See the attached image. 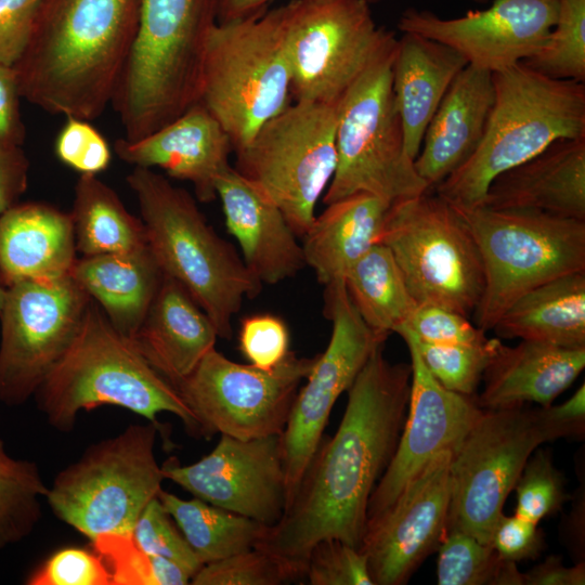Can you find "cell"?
<instances>
[{
	"label": "cell",
	"instance_id": "cell-29",
	"mask_svg": "<svg viewBox=\"0 0 585 585\" xmlns=\"http://www.w3.org/2000/svg\"><path fill=\"white\" fill-rule=\"evenodd\" d=\"M468 65L453 48L414 32L396 39L392 89L405 147L415 159L425 131L457 75Z\"/></svg>",
	"mask_w": 585,
	"mask_h": 585
},
{
	"label": "cell",
	"instance_id": "cell-57",
	"mask_svg": "<svg viewBox=\"0 0 585 585\" xmlns=\"http://www.w3.org/2000/svg\"><path fill=\"white\" fill-rule=\"evenodd\" d=\"M365 1L372 5V4L380 2L382 0H365Z\"/></svg>",
	"mask_w": 585,
	"mask_h": 585
},
{
	"label": "cell",
	"instance_id": "cell-16",
	"mask_svg": "<svg viewBox=\"0 0 585 585\" xmlns=\"http://www.w3.org/2000/svg\"><path fill=\"white\" fill-rule=\"evenodd\" d=\"M6 288L0 312V403L34 396L74 340L92 298L68 274Z\"/></svg>",
	"mask_w": 585,
	"mask_h": 585
},
{
	"label": "cell",
	"instance_id": "cell-41",
	"mask_svg": "<svg viewBox=\"0 0 585 585\" xmlns=\"http://www.w3.org/2000/svg\"><path fill=\"white\" fill-rule=\"evenodd\" d=\"M515 515L537 523L559 511L567 499L563 474L545 450H535L515 485Z\"/></svg>",
	"mask_w": 585,
	"mask_h": 585
},
{
	"label": "cell",
	"instance_id": "cell-11",
	"mask_svg": "<svg viewBox=\"0 0 585 585\" xmlns=\"http://www.w3.org/2000/svg\"><path fill=\"white\" fill-rule=\"evenodd\" d=\"M392 253L417 304L469 316L484 272L473 237L453 206L428 192L390 205L380 242Z\"/></svg>",
	"mask_w": 585,
	"mask_h": 585
},
{
	"label": "cell",
	"instance_id": "cell-26",
	"mask_svg": "<svg viewBox=\"0 0 585 585\" xmlns=\"http://www.w3.org/2000/svg\"><path fill=\"white\" fill-rule=\"evenodd\" d=\"M494 102L492 73L467 65L432 116L414 165L430 190L479 146Z\"/></svg>",
	"mask_w": 585,
	"mask_h": 585
},
{
	"label": "cell",
	"instance_id": "cell-2",
	"mask_svg": "<svg viewBox=\"0 0 585 585\" xmlns=\"http://www.w3.org/2000/svg\"><path fill=\"white\" fill-rule=\"evenodd\" d=\"M142 0H42L16 73L22 99L50 114L98 118L114 98Z\"/></svg>",
	"mask_w": 585,
	"mask_h": 585
},
{
	"label": "cell",
	"instance_id": "cell-17",
	"mask_svg": "<svg viewBox=\"0 0 585 585\" xmlns=\"http://www.w3.org/2000/svg\"><path fill=\"white\" fill-rule=\"evenodd\" d=\"M324 310L333 324L329 342L324 352L315 355L281 434L287 506L323 438L334 404L387 339L362 320L343 281L325 287Z\"/></svg>",
	"mask_w": 585,
	"mask_h": 585
},
{
	"label": "cell",
	"instance_id": "cell-52",
	"mask_svg": "<svg viewBox=\"0 0 585 585\" xmlns=\"http://www.w3.org/2000/svg\"><path fill=\"white\" fill-rule=\"evenodd\" d=\"M29 166L22 145L0 141V214L18 204L28 185Z\"/></svg>",
	"mask_w": 585,
	"mask_h": 585
},
{
	"label": "cell",
	"instance_id": "cell-46",
	"mask_svg": "<svg viewBox=\"0 0 585 585\" xmlns=\"http://www.w3.org/2000/svg\"><path fill=\"white\" fill-rule=\"evenodd\" d=\"M402 328L434 344H478L487 340L486 332L467 316L434 304H418Z\"/></svg>",
	"mask_w": 585,
	"mask_h": 585
},
{
	"label": "cell",
	"instance_id": "cell-33",
	"mask_svg": "<svg viewBox=\"0 0 585 585\" xmlns=\"http://www.w3.org/2000/svg\"><path fill=\"white\" fill-rule=\"evenodd\" d=\"M69 213L76 250L82 256L128 252L147 246L142 220L131 214L118 194L96 176L80 174Z\"/></svg>",
	"mask_w": 585,
	"mask_h": 585
},
{
	"label": "cell",
	"instance_id": "cell-53",
	"mask_svg": "<svg viewBox=\"0 0 585 585\" xmlns=\"http://www.w3.org/2000/svg\"><path fill=\"white\" fill-rule=\"evenodd\" d=\"M21 99L14 67L0 64V141L22 145L25 140Z\"/></svg>",
	"mask_w": 585,
	"mask_h": 585
},
{
	"label": "cell",
	"instance_id": "cell-18",
	"mask_svg": "<svg viewBox=\"0 0 585 585\" xmlns=\"http://www.w3.org/2000/svg\"><path fill=\"white\" fill-rule=\"evenodd\" d=\"M168 479L194 497L272 526L287 507L281 434L248 440L221 434L210 453L181 466H161Z\"/></svg>",
	"mask_w": 585,
	"mask_h": 585
},
{
	"label": "cell",
	"instance_id": "cell-4",
	"mask_svg": "<svg viewBox=\"0 0 585 585\" xmlns=\"http://www.w3.org/2000/svg\"><path fill=\"white\" fill-rule=\"evenodd\" d=\"M34 398L49 424L70 432L81 411L101 405L129 410L151 422L159 413L179 417L190 433L195 420L174 387L119 333L92 299L82 323Z\"/></svg>",
	"mask_w": 585,
	"mask_h": 585
},
{
	"label": "cell",
	"instance_id": "cell-32",
	"mask_svg": "<svg viewBox=\"0 0 585 585\" xmlns=\"http://www.w3.org/2000/svg\"><path fill=\"white\" fill-rule=\"evenodd\" d=\"M493 329L499 338L585 348V271L558 276L525 292Z\"/></svg>",
	"mask_w": 585,
	"mask_h": 585
},
{
	"label": "cell",
	"instance_id": "cell-39",
	"mask_svg": "<svg viewBox=\"0 0 585 585\" xmlns=\"http://www.w3.org/2000/svg\"><path fill=\"white\" fill-rule=\"evenodd\" d=\"M399 334L417 351L422 363L445 389L473 396L489 363L495 338L478 344H434L420 341L410 330Z\"/></svg>",
	"mask_w": 585,
	"mask_h": 585
},
{
	"label": "cell",
	"instance_id": "cell-23",
	"mask_svg": "<svg viewBox=\"0 0 585 585\" xmlns=\"http://www.w3.org/2000/svg\"><path fill=\"white\" fill-rule=\"evenodd\" d=\"M229 233L248 270L276 285L307 266L302 245L284 213L255 182L230 166L216 184Z\"/></svg>",
	"mask_w": 585,
	"mask_h": 585
},
{
	"label": "cell",
	"instance_id": "cell-8",
	"mask_svg": "<svg viewBox=\"0 0 585 585\" xmlns=\"http://www.w3.org/2000/svg\"><path fill=\"white\" fill-rule=\"evenodd\" d=\"M452 206L481 257L484 288L473 316L484 332L525 292L585 271V221L531 210Z\"/></svg>",
	"mask_w": 585,
	"mask_h": 585
},
{
	"label": "cell",
	"instance_id": "cell-43",
	"mask_svg": "<svg viewBox=\"0 0 585 585\" xmlns=\"http://www.w3.org/2000/svg\"><path fill=\"white\" fill-rule=\"evenodd\" d=\"M303 578L310 585H374L366 556L342 541L323 540L311 549Z\"/></svg>",
	"mask_w": 585,
	"mask_h": 585
},
{
	"label": "cell",
	"instance_id": "cell-27",
	"mask_svg": "<svg viewBox=\"0 0 585 585\" xmlns=\"http://www.w3.org/2000/svg\"><path fill=\"white\" fill-rule=\"evenodd\" d=\"M218 332L191 294L164 274L146 316L131 338L152 367L171 385L188 376L214 348Z\"/></svg>",
	"mask_w": 585,
	"mask_h": 585
},
{
	"label": "cell",
	"instance_id": "cell-19",
	"mask_svg": "<svg viewBox=\"0 0 585 585\" xmlns=\"http://www.w3.org/2000/svg\"><path fill=\"white\" fill-rule=\"evenodd\" d=\"M453 453H438L384 511L367 520L360 550L374 585H402L438 549L448 521Z\"/></svg>",
	"mask_w": 585,
	"mask_h": 585
},
{
	"label": "cell",
	"instance_id": "cell-35",
	"mask_svg": "<svg viewBox=\"0 0 585 585\" xmlns=\"http://www.w3.org/2000/svg\"><path fill=\"white\" fill-rule=\"evenodd\" d=\"M157 497L203 566L255 548L268 529L196 497L183 499L162 489Z\"/></svg>",
	"mask_w": 585,
	"mask_h": 585
},
{
	"label": "cell",
	"instance_id": "cell-44",
	"mask_svg": "<svg viewBox=\"0 0 585 585\" xmlns=\"http://www.w3.org/2000/svg\"><path fill=\"white\" fill-rule=\"evenodd\" d=\"M57 159L80 174L98 176L112 160L110 147L89 120L66 117L54 142Z\"/></svg>",
	"mask_w": 585,
	"mask_h": 585
},
{
	"label": "cell",
	"instance_id": "cell-47",
	"mask_svg": "<svg viewBox=\"0 0 585 585\" xmlns=\"http://www.w3.org/2000/svg\"><path fill=\"white\" fill-rule=\"evenodd\" d=\"M29 585H113L102 559L81 548H64L53 554L28 576Z\"/></svg>",
	"mask_w": 585,
	"mask_h": 585
},
{
	"label": "cell",
	"instance_id": "cell-38",
	"mask_svg": "<svg viewBox=\"0 0 585 585\" xmlns=\"http://www.w3.org/2000/svg\"><path fill=\"white\" fill-rule=\"evenodd\" d=\"M522 63L552 79L585 82V0H558L546 44Z\"/></svg>",
	"mask_w": 585,
	"mask_h": 585
},
{
	"label": "cell",
	"instance_id": "cell-13",
	"mask_svg": "<svg viewBox=\"0 0 585 585\" xmlns=\"http://www.w3.org/2000/svg\"><path fill=\"white\" fill-rule=\"evenodd\" d=\"M282 11L292 102L339 103L396 38L365 0H291Z\"/></svg>",
	"mask_w": 585,
	"mask_h": 585
},
{
	"label": "cell",
	"instance_id": "cell-30",
	"mask_svg": "<svg viewBox=\"0 0 585 585\" xmlns=\"http://www.w3.org/2000/svg\"><path fill=\"white\" fill-rule=\"evenodd\" d=\"M69 275L100 306L112 325L130 339L164 278L148 245L128 252L82 256L76 259Z\"/></svg>",
	"mask_w": 585,
	"mask_h": 585
},
{
	"label": "cell",
	"instance_id": "cell-40",
	"mask_svg": "<svg viewBox=\"0 0 585 585\" xmlns=\"http://www.w3.org/2000/svg\"><path fill=\"white\" fill-rule=\"evenodd\" d=\"M286 560L259 548L204 564L192 577L193 585H280L301 578Z\"/></svg>",
	"mask_w": 585,
	"mask_h": 585
},
{
	"label": "cell",
	"instance_id": "cell-15",
	"mask_svg": "<svg viewBox=\"0 0 585 585\" xmlns=\"http://www.w3.org/2000/svg\"><path fill=\"white\" fill-rule=\"evenodd\" d=\"M545 442L534 410H483L452 456L447 529L490 544L506 498L531 454Z\"/></svg>",
	"mask_w": 585,
	"mask_h": 585
},
{
	"label": "cell",
	"instance_id": "cell-24",
	"mask_svg": "<svg viewBox=\"0 0 585 585\" xmlns=\"http://www.w3.org/2000/svg\"><path fill=\"white\" fill-rule=\"evenodd\" d=\"M481 205L585 221V136L557 140L498 174Z\"/></svg>",
	"mask_w": 585,
	"mask_h": 585
},
{
	"label": "cell",
	"instance_id": "cell-25",
	"mask_svg": "<svg viewBox=\"0 0 585 585\" xmlns=\"http://www.w3.org/2000/svg\"><path fill=\"white\" fill-rule=\"evenodd\" d=\"M585 367V348L570 349L521 340L509 347L495 338L483 373L484 389L476 403L503 410L537 403L548 406Z\"/></svg>",
	"mask_w": 585,
	"mask_h": 585
},
{
	"label": "cell",
	"instance_id": "cell-49",
	"mask_svg": "<svg viewBox=\"0 0 585 585\" xmlns=\"http://www.w3.org/2000/svg\"><path fill=\"white\" fill-rule=\"evenodd\" d=\"M42 0H0V64L14 66L30 39Z\"/></svg>",
	"mask_w": 585,
	"mask_h": 585
},
{
	"label": "cell",
	"instance_id": "cell-10",
	"mask_svg": "<svg viewBox=\"0 0 585 585\" xmlns=\"http://www.w3.org/2000/svg\"><path fill=\"white\" fill-rule=\"evenodd\" d=\"M157 425H129L90 445L61 470L46 499L53 514L92 542L106 534L131 536L143 508L165 480L155 456Z\"/></svg>",
	"mask_w": 585,
	"mask_h": 585
},
{
	"label": "cell",
	"instance_id": "cell-55",
	"mask_svg": "<svg viewBox=\"0 0 585 585\" xmlns=\"http://www.w3.org/2000/svg\"><path fill=\"white\" fill-rule=\"evenodd\" d=\"M272 0H217V23L242 20L268 9Z\"/></svg>",
	"mask_w": 585,
	"mask_h": 585
},
{
	"label": "cell",
	"instance_id": "cell-58",
	"mask_svg": "<svg viewBox=\"0 0 585 585\" xmlns=\"http://www.w3.org/2000/svg\"><path fill=\"white\" fill-rule=\"evenodd\" d=\"M470 1L483 2V1H486V0H470Z\"/></svg>",
	"mask_w": 585,
	"mask_h": 585
},
{
	"label": "cell",
	"instance_id": "cell-1",
	"mask_svg": "<svg viewBox=\"0 0 585 585\" xmlns=\"http://www.w3.org/2000/svg\"><path fill=\"white\" fill-rule=\"evenodd\" d=\"M412 366L376 348L348 389L335 434L322 438L282 519L255 548L304 575L311 549L335 538L360 549L370 495L390 464L407 414Z\"/></svg>",
	"mask_w": 585,
	"mask_h": 585
},
{
	"label": "cell",
	"instance_id": "cell-21",
	"mask_svg": "<svg viewBox=\"0 0 585 585\" xmlns=\"http://www.w3.org/2000/svg\"><path fill=\"white\" fill-rule=\"evenodd\" d=\"M406 346L412 366L407 414L394 455L370 495L367 520L389 507L438 453L455 454L483 412L473 396L441 386L415 348Z\"/></svg>",
	"mask_w": 585,
	"mask_h": 585
},
{
	"label": "cell",
	"instance_id": "cell-31",
	"mask_svg": "<svg viewBox=\"0 0 585 585\" xmlns=\"http://www.w3.org/2000/svg\"><path fill=\"white\" fill-rule=\"evenodd\" d=\"M390 205L359 193L326 205L315 216L301 245L306 264L321 285L343 281L352 264L380 242Z\"/></svg>",
	"mask_w": 585,
	"mask_h": 585
},
{
	"label": "cell",
	"instance_id": "cell-37",
	"mask_svg": "<svg viewBox=\"0 0 585 585\" xmlns=\"http://www.w3.org/2000/svg\"><path fill=\"white\" fill-rule=\"evenodd\" d=\"M437 550L439 585H523L516 562L459 529H446Z\"/></svg>",
	"mask_w": 585,
	"mask_h": 585
},
{
	"label": "cell",
	"instance_id": "cell-42",
	"mask_svg": "<svg viewBox=\"0 0 585 585\" xmlns=\"http://www.w3.org/2000/svg\"><path fill=\"white\" fill-rule=\"evenodd\" d=\"M131 537L145 554L176 561L192 575L203 567L158 497L143 508Z\"/></svg>",
	"mask_w": 585,
	"mask_h": 585
},
{
	"label": "cell",
	"instance_id": "cell-36",
	"mask_svg": "<svg viewBox=\"0 0 585 585\" xmlns=\"http://www.w3.org/2000/svg\"><path fill=\"white\" fill-rule=\"evenodd\" d=\"M35 461L10 456L0 439V549L28 537L42 516L48 493Z\"/></svg>",
	"mask_w": 585,
	"mask_h": 585
},
{
	"label": "cell",
	"instance_id": "cell-3",
	"mask_svg": "<svg viewBox=\"0 0 585 585\" xmlns=\"http://www.w3.org/2000/svg\"><path fill=\"white\" fill-rule=\"evenodd\" d=\"M127 183L136 196L147 245L162 273L179 282L212 321L220 338L262 283L235 247L207 222L195 198L151 168L134 167Z\"/></svg>",
	"mask_w": 585,
	"mask_h": 585
},
{
	"label": "cell",
	"instance_id": "cell-51",
	"mask_svg": "<svg viewBox=\"0 0 585 585\" xmlns=\"http://www.w3.org/2000/svg\"><path fill=\"white\" fill-rule=\"evenodd\" d=\"M536 420L546 442L560 438H581L585 431V386L558 405L541 406L534 410Z\"/></svg>",
	"mask_w": 585,
	"mask_h": 585
},
{
	"label": "cell",
	"instance_id": "cell-28",
	"mask_svg": "<svg viewBox=\"0 0 585 585\" xmlns=\"http://www.w3.org/2000/svg\"><path fill=\"white\" fill-rule=\"evenodd\" d=\"M76 252L69 212L28 202L0 214V280L5 287L68 275Z\"/></svg>",
	"mask_w": 585,
	"mask_h": 585
},
{
	"label": "cell",
	"instance_id": "cell-9",
	"mask_svg": "<svg viewBox=\"0 0 585 585\" xmlns=\"http://www.w3.org/2000/svg\"><path fill=\"white\" fill-rule=\"evenodd\" d=\"M392 40L341 98L336 129L337 165L325 205L366 193L389 204L430 191L405 147L392 89Z\"/></svg>",
	"mask_w": 585,
	"mask_h": 585
},
{
	"label": "cell",
	"instance_id": "cell-34",
	"mask_svg": "<svg viewBox=\"0 0 585 585\" xmlns=\"http://www.w3.org/2000/svg\"><path fill=\"white\" fill-rule=\"evenodd\" d=\"M343 282L362 320L386 338L402 328L418 306L391 251L381 243L352 264Z\"/></svg>",
	"mask_w": 585,
	"mask_h": 585
},
{
	"label": "cell",
	"instance_id": "cell-20",
	"mask_svg": "<svg viewBox=\"0 0 585 585\" xmlns=\"http://www.w3.org/2000/svg\"><path fill=\"white\" fill-rule=\"evenodd\" d=\"M557 14L558 0H495L485 10L452 18L408 8L400 15L398 28L446 44L468 65L495 73L538 53Z\"/></svg>",
	"mask_w": 585,
	"mask_h": 585
},
{
	"label": "cell",
	"instance_id": "cell-12",
	"mask_svg": "<svg viewBox=\"0 0 585 585\" xmlns=\"http://www.w3.org/2000/svg\"><path fill=\"white\" fill-rule=\"evenodd\" d=\"M338 105L291 102L235 152L234 168L269 195L298 237L312 224L336 169Z\"/></svg>",
	"mask_w": 585,
	"mask_h": 585
},
{
	"label": "cell",
	"instance_id": "cell-22",
	"mask_svg": "<svg viewBox=\"0 0 585 585\" xmlns=\"http://www.w3.org/2000/svg\"><path fill=\"white\" fill-rule=\"evenodd\" d=\"M231 140L199 102L162 128L136 141L120 138L114 152L134 167L160 168L173 179L190 182L200 203L217 198L219 177L231 166Z\"/></svg>",
	"mask_w": 585,
	"mask_h": 585
},
{
	"label": "cell",
	"instance_id": "cell-14",
	"mask_svg": "<svg viewBox=\"0 0 585 585\" xmlns=\"http://www.w3.org/2000/svg\"><path fill=\"white\" fill-rule=\"evenodd\" d=\"M314 360L290 351L282 364L265 370L232 361L213 348L172 386L191 412L198 435L248 440L282 434Z\"/></svg>",
	"mask_w": 585,
	"mask_h": 585
},
{
	"label": "cell",
	"instance_id": "cell-45",
	"mask_svg": "<svg viewBox=\"0 0 585 585\" xmlns=\"http://www.w3.org/2000/svg\"><path fill=\"white\" fill-rule=\"evenodd\" d=\"M290 335L285 321L277 315L259 313L245 316L238 332V349L249 364L273 369L290 353Z\"/></svg>",
	"mask_w": 585,
	"mask_h": 585
},
{
	"label": "cell",
	"instance_id": "cell-6",
	"mask_svg": "<svg viewBox=\"0 0 585 585\" xmlns=\"http://www.w3.org/2000/svg\"><path fill=\"white\" fill-rule=\"evenodd\" d=\"M217 0H142L138 32L112 105L123 132L143 138L199 101Z\"/></svg>",
	"mask_w": 585,
	"mask_h": 585
},
{
	"label": "cell",
	"instance_id": "cell-7",
	"mask_svg": "<svg viewBox=\"0 0 585 585\" xmlns=\"http://www.w3.org/2000/svg\"><path fill=\"white\" fill-rule=\"evenodd\" d=\"M198 102L227 133L234 153L291 103L282 6L214 25Z\"/></svg>",
	"mask_w": 585,
	"mask_h": 585
},
{
	"label": "cell",
	"instance_id": "cell-5",
	"mask_svg": "<svg viewBox=\"0 0 585 585\" xmlns=\"http://www.w3.org/2000/svg\"><path fill=\"white\" fill-rule=\"evenodd\" d=\"M492 78L494 102L479 146L435 186L452 205H481L498 174L557 140L585 136L584 82L552 79L522 62Z\"/></svg>",
	"mask_w": 585,
	"mask_h": 585
},
{
	"label": "cell",
	"instance_id": "cell-48",
	"mask_svg": "<svg viewBox=\"0 0 585 585\" xmlns=\"http://www.w3.org/2000/svg\"><path fill=\"white\" fill-rule=\"evenodd\" d=\"M112 566L113 585H155L153 559L129 535L106 534L93 541Z\"/></svg>",
	"mask_w": 585,
	"mask_h": 585
},
{
	"label": "cell",
	"instance_id": "cell-56",
	"mask_svg": "<svg viewBox=\"0 0 585 585\" xmlns=\"http://www.w3.org/2000/svg\"><path fill=\"white\" fill-rule=\"evenodd\" d=\"M5 294H6V288H5V286L2 284V282L0 280V312H1L3 303H4Z\"/></svg>",
	"mask_w": 585,
	"mask_h": 585
},
{
	"label": "cell",
	"instance_id": "cell-50",
	"mask_svg": "<svg viewBox=\"0 0 585 585\" xmlns=\"http://www.w3.org/2000/svg\"><path fill=\"white\" fill-rule=\"evenodd\" d=\"M490 544L502 558L514 562L535 559L545 547L537 523L504 514L492 531Z\"/></svg>",
	"mask_w": 585,
	"mask_h": 585
},
{
	"label": "cell",
	"instance_id": "cell-54",
	"mask_svg": "<svg viewBox=\"0 0 585 585\" xmlns=\"http://www.w3.org/2000/svg\"><path fill=\"white\" fill-rule=\"evenodd\" d=\"M585 564L580 562L566 567L559 557H548L523 573V585H583Z\"/></svg>",
	"mask_w": 585,
	"mask_h": 585
}]
</instances>
